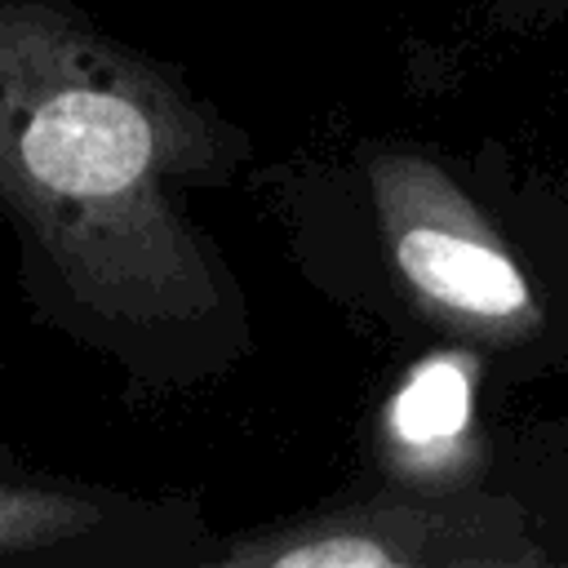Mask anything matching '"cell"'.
I'll use <instances>...</instances> for the list:
<instances>
[{
    "mask_svg": "<svg viewBox=\"0 0 568 568\" xmlns=\"http://www.w3.org/2000/svg\"><path fill=\"white\" fill-rule=\"evenodd\" d=\"M248 138L173 62L80 0H0V222L27 320L111 359L129 390L209 364L235 284L186 200Z\"/></svg>",
    "mask_w": 568,
    "mask_h": 568,
    "instance_id": "6da1fadb",
    "label": "cell"
},
{
    "mask_svg": "<svg viewBox=\"0 0 568 568\" xmlns=\"http://www.w3.org/2000/svg\"><path fill=\"white\" fill-rule=\"evenodd\" d=\"M368 195L386 262L426 324L475 351L524 346L546 306L484 209L417 151H377Z\"/></svg>",
    "mask_w": 568,
    "mask_h": 568,
    "instance_id": "7a4b0ae2",
    "label": "cell"
},
{
    "mask_svg": "<svg viewBox=\"0 0 568 568\" xmlns=\"http://www.w3.org/2000/svg\"><path fill=\"white\" fill-rule=\"evenodd\" d=\"M217 568H537L550 550L506 493L399 484L235 532Z\"/></svg>",
    "mask_w": 568,
    "mask_h": 568,
    "instance_id": "3957f363",
    "label": "cell"
},
{
    "mask_svg": "<svg viewBox=\"0 0 568 568\" xmlns=\"http://www.w3.org/2000/svg\"><path fill=\"white\" fill-rule=\"evenodd\" d=\"M182 524L169 501L36 470L0 448V564L89 568L155 559Z\"/></svg>",
    "mask_w": 568,
    "mask_h": 568,
    "instance_id": "277c9868",
    "label": "cell"
},
{
    "mask_svg": "<svg viewBox=\"0 0 568 568\" xmlns=\"http://www.w3.org/2000/svg\"><path fill=\"white\" fill-rule=\"evenodd\" d=\"M386 470L404 484L457 488L479 462L475 439V368L462 351L430 355L390 390L377 426Z\"/></svg>",
    "mask_w": 568,
    "mask_h": 568,
    "instance_id": "5b68a950",
    "label": "cell"
},
{
    "mask_svg": "<svg viewBox=\"0 0 568 568\" xmlns=\"http://www.w3.org/2000/svg\"><path fill=\"white\" fill-rule=\"evenodd\" d=\"M0 382H4V328H0Z\"/></svg>",
    "mask_w": 568,
    "mask_h": 568,
    "instance_id": "8992f818",
    "label": "cell"
}]
</instances>
